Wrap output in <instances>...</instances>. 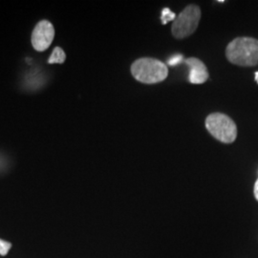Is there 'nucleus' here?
I'll use <instances>...</instances> for the list:
<instances>
[{
    "instance_id": "1",
    "label": "nucleus",
    "mask_w": 258,
    "mask_h": 258,
    "mask_svg": "<svg viewBox=\"0 0 258 258\" xmlns=\"http://www.w3.org/2000/svg\"><path fill=\"white\" fill-rule=\"evenodd\" d=\"M228 60L239 66H255L258 63V40L252 37H237L226 49Z\"/></svg>"
},
{
    "instance_id": "2",
    "label": "nucleus",
    "mask_w": 258,
    "mask_h": 258,
    "mask_svg": "<svg viewBox=\"0 0 258 258\" xmlns=\"http://www.w3.org/2000/svg\"><path fill=\"white\" fill-rule=\"evenodd\" d=\"M131 73L140 83L153 84L165 81L168 75V69L161 60L142 57L131 65Z\"/></svg>"
},
{
    "instance_id": "3",
    "label": "nucleus",
    "mask_w": 258,
    "mask_h": 258,
    "mask_svg": "<svg viewBox=\"0 0 258 258\" xmlns=\"http://www.w3.org/2000/svg\"><path fill=\"white\" fill-rule=\"evenodd\" d=\"M206 127L214 138L224 144H231L237 137L235 122L223 113H212L208 116Z\"/></svg>"
},
{
    "instance_id": "4",
    "label": "nucleus",
    "mask_w": 258,
    "mask_h": 258,
    "mask_svg": "<svg viewBox=\"0 0 258 258\" xmlns=\"http://www.w3.org/2000/svg\"><path fill=\"white\" fill-rule=\"evenodd\" d=\"M201 19V10L196 5L185 7L173 21L171 32L175 38H184L192 35Z\"/></svg>"
},
{
    "instance_id": "5",
    "label": "nucleus",
    "mask_w": 258,
    "mask_h": 258,
    "mask_svg": "<svg viewBox=\"0 0 258 258\" xmlns=\"http://www.w3.org/2000/svg\"><path fill=\"white\" fill-rule=\"evenodd\" d=\"M55 37V29L48 20H41L37 24L32 34V45L38 52H43L49 48Z\"/></svg>"
},
{
    "instance_id": "6",
    "label": "nucleus",
    "mask_w": 258,
    "mask_h": 258,
    "mask_svg": "<svg viewBox=\"0 0 258 258\" xmlns=\"http://www.w3.org/2000/svg\"><path fill=\"white\" fill-rule=\"evenodd\" d=\"M184 62H185V64L187 65L189 68V74H188L189 83L194 84H202L208 81L209 72L202 60L196 57H189L184 59Z\"/></svg>"
},
{
    "instance_id": "7",
    "label": "nucleus",
    "mask_w": 258,
    "mask_h": 258,
    "mask_svg": "<svg viewBox=\"0 0 258 258\" xmlns=\"http://www.w3.org/2000/svg\"><path fill=\"white\" fill-rule=\"evenodd\" d=\"M34 74H28L25 78V86L29 88L30 90H35L38 89L40 86L44 84V76L41 74L40 72L36 71L33 72Z\"/></svg>"
},
{
    "instance_id": "8",
    "label": "nucleus",
    "mask_w": 258,
    "mask_h": 258,
    "mask_svg": "<svg viewBox=\"0 0 258 258\" xmlns=\"http://www.w3.org/2000/svg\"><path fill=\"white\" fill-rule=\"evenodd\" d=\"M66 59V55L64 51L60 47H55L48 59V63L54 64V63H63Z\"/></svg>"
},
{
    "instance_id": "9",
    "label": "nucleus",
    "mask_w": 258,
    "mask_h": 258,
    "mask_svg": "<svg viewBox=\"0 0 258 258\" xmlns=\"http://www.w3.org/2000/svg\"><path fill=\"white\" fill-rule=\"evenodd\" d=\"M177 16L176 14H174L171 10L169 8H165V9L162 10V17H161V21L164 25H166L167 22L169 21H174L175 20Z\"/></svg>"
},
{
    "instance_id": "10",
    "label": "nucleus",
    "mask_w": 258,
    "mask_h": 258,
    "mask_svg": "<svg viewBox=\"0 0 258 258\" xmlns=\"http://www.w3.org/2000/svg\"><path fill=\"white\" fill-rule=\"evenodd\" d=\"M11 248H12V244L10 242L0 239V255H2V256L7 255Z\"/></svg>"
},
{
    "instance_id": "11",
    "label": "nucleus",
    "mask_w": 258,
    "mask_h": 258,
    "mask_svg": "<svg viewBox=\"0 0 258 258\" xmlns=\"http://www.w3.org/2000/svg\"><path fill=\"white\" fill-rule=\"evenodd\" d=\"M184 56L182 55H172L170 58L167 59V64L169 66H176L179 65L182 62H184Z\"/></svg>"
},
{
    "instance_id": "12",
    "label": "nucleus",
    "mask_w": 258,
    "mask_h": 258,
    "mask_svg": "<svg viewBox=\"0 0 258 258\" xmlns=\"http://www.w3.org/2000/svg\"><path fill=\"white\" fill-rule=\"evenodd\" d=\"M5 166H6V160H5V158L0 156V169L3 168Z\"/></svg>"
},
{
    "instance_id": "13",
    "label": "nucleus",
    "mask_w": 258,
    "mask_h": 258,
    "mask_svg": "<svg viewBox=\"0 0 258 258\" xmlns=\"http://www.w3.org/2000/svg\"><path fill=\"white\" fill-rule=\"evenodd\" d=\"M253 191H254V196H255V198H256V200L258 201V179L257 181L255 182V184H254Z\"/></svg>"
},
{
    "instance_id": "14",
    "label": "nucleus",
    "mask_w": 258,
    "mask_h": 258,
    "mask_svg": "<svg viewBox=\"0 0 258 258\" xmlns=\"http://www.w3.org/2000/svg\"><path fill=\"white\" fill-rule=\"evenodd\" d=\"M255 81H256V83H258V71L255 73Z\"/></svg>"
}]
</instances>
